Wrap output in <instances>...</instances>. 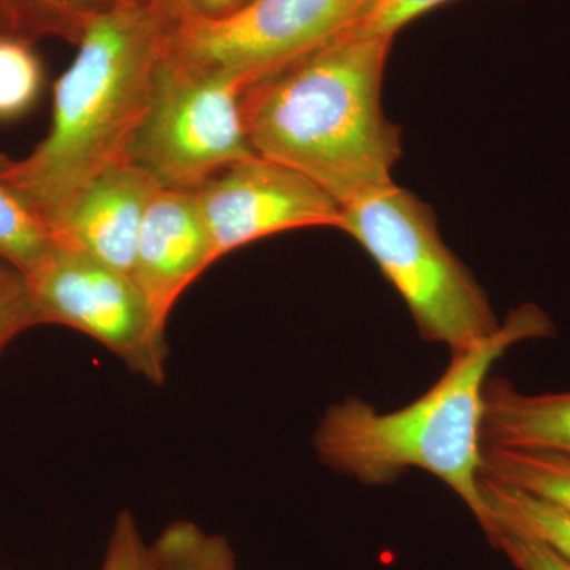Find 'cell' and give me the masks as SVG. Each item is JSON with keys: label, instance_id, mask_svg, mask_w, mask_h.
<instances>
[{"label": "cell", "instance_id": "7a4b0ae2", "mask_svg": "<svg viewBox=\"0 0 570 570\" xmlns=\"http://www.w3.org/2000/svg\"><path fill=\"white\" fill-rule=\"evenodd\" d=\"M170 32L151 6L119 3L94 18L56 81L43 140L22 159L0 156V184L45 228L97 176L129 160Z\"/></svg>", "mask_w": 570, "mask_h": 570}, {"label": "cell", "instance_id": "52a82bcc", "mask_svg": "<svg viewBox=\"0 0 570 570\" xmlns=\"http://www.w3.org/2000/svg\"><path fill=\"white\" fill-rule=\"evenodd\" d=\"M28 281L40 325L85 333L132 373L164 384L165 328L132 277L77 250L52 246Z\"/></svg>", "mask_w": 570, "mask_h": 570}, {"label": "cell", "instance_id": "ac0fdd59", "mask_svg": "<svg viewBox=\"0 0 570 570\" xmlns=\"http://www.w3.org/2000/svg\"><path fill=\"white\" fill-rule=\"evenodd\" d=\"M39 325L28 276L0 258V354L22 333Z\"/></svg>", "mask_w": 570, "mask_h": 570}, {"label": "cell", "instance_id": "44dd1931", "mask_svg": "<svg viewBox=\"0 0 570 570\" xmlns=\"http://www.w3.org/2000/svg\"><path fill=\"white\" fill-rule=\"evenodd\" d=\"M489 540L517 570H570L566 558L539 540L509 531H497Z\"/></svg>", "mask_w": 570, "mask_h": 570}, {"label": "cell", "instance_id": "9c48e42d", "mask_svg": "<svg viewBox=\"0 0 570 570\" xmlns=\"http://www.w3.org/2000/svg\"><path fill=\"white\" fill-rule=\"evenodd\" d=\"M160 187L132 163L108 168L47 225L52 245L132 277L142 220Z\"/></svg>", "mask_w": 570, "mask_h": 570}, {"label": "cell", "instance_id": "6da1fadb", "mask_svg": "<svg viewBox=\"0 0 570 570\" xmlns=\"http://www.w3.org/2000/svg\"><path fill=\"white\" fill-rule=\"evenodd\" d=\"M395 37L347 32L243 94L250 145L294 168L341 206L390 186L400 129L382 108Z\"/></svg>", "mask_w": 570, "mask_h": 570}, {"label": "cell", "instance_id": "30bf717a", "mask_svg": "<svg viewBox=\"0 0 570 570\" xmlns=\"http://www.w3.org/2000/svg\"><path fill=\"white\" fill-rule=\"evenodd\" d=\"M214 262L194 193L160 189L142 220L132 279L164 328L186 288Z\"/></svg>", "mask_w": 570, "mask_h": 570}, {"label": "cell", "instance_id": "7c38bea8", "mask_svg": "<svg viewBox=\"0 0 570 570\" xmlns=\"http://www.w3.org/2000/svg\"><path fill=\"white\" fill-rule=\"evenodd\" d=\"M489 512L487 539L497 531L515 532L546 543L570 562V517L560 509L497 480L480 478Z\"/></svg>", "mask_w": 570, "mask_h": 570}, {"label": "cell", "instance_id": "7402d4cb", "mask_svg": "<svg viewBox=\"0 0 570 570\" xmlns=\"http://www.w3.org/2000/svg\"><path fill=\"white\" fill-rule=\"evenodd\" d=\"M246 2L247 0H149L148 6L159 11L174 28L187 22L220 20Z\"/></svg>", "mask_w": 570, "mask_h": 570}, {"label": "cell", "instance_id": "603a6c76", "mask_svg": "<svg viewBox=\"0 0 570 570\" xmlns=\"http://www.w3.org/2000/svg\"><path fill=\"white\" fill-rule=\"evenodd\" d=\"M2 33H21L20 24L11 10L9 0H0V36Z\"/></svg>", "mask_w": 570, "mask_h": 570}, {"label": "cell", "instance_id": "8992f818", "mask_svg": "<svg viewBox=\"0 0 570 570\" xmlns=\"http://www.w3.org/2000/svg\"><path fill=\"white\" fill-rule=\"evenodd\" d=\"M373 0H247L216 21L174 26L168 52L249 88L352 32Z\"/></svg>", "mask_w": 570, "mask_h": 570}, {"label": "cell", "instance_id": "cb8c5ba5", "mask_svg": "<svg viewBox=\"0 0 570 570\" xmlns=\"http://www.w3.org/2000/svg\"><path fill=\"white\" fill-rule=\"evenodd\" d=\"M149 0H119L124 6H148Z\"/></svg>", "mask_w": 570, "mask_h": 570}, {"label": "cell", "instance_id": "3957f363", "mask_svg": "<svg viewBox=\"0 0 570 570\" xmlns=\"http://www.w3.org/2000/svg\"><path fill=\"white\" fill-rule=\"evenodd\" d=\"M557 326L534 303L513 307L497 332L452 354L425 395L393 412L351 396L326 409L314 433L318 460L363 485H387L422 469L459 494L483 532L489 512L480 491L483 392L491 367L524 341L546 340Z\"/></svg>", "mask_w": 570, "mask_h": 570}, {"label": "cell", "instance_id": "ffe728a7", "mask_svg": "<svg viewBox=\"0 0 570 570\" xmlns=\"http://www.w3.org/2000/svg\"><path fill=\"white\" fill-rule=\"evenodd\" d=\"M445 2L449 0H373L365 17L352 32L395 37L409 22Z\"/></svg>", "mask_w": 570, "mask_h": 570}, {"label": "cell", "instance_id": "4fadbf2b", "mask_svg": "<svg viewBox=\"0 0 570 570\" xmlns=\"http://www.w3.org/2000/svg\"><path fill=\"white\" fill-rule=\"evenodd\" d=\"M480 478L524 491L570 517V455L483 445Z\"/></svg>", "mask_w": 570, "mask_h": 570}, {"label": "cell", "instance_id": "e0dca14e", "mask_svg": "<svg viewBox=\"0 0 570 570\" xmlns=\"http://www.w3.org/2000/svg\"><path fill=\"white\" fill-rule=\"evenodd\" d=\"M52 246L43 224L0 184V258L29 276Z\"/></svg>", "mask_w": 570, "mask_h": 570}, {"label": "cell", "instance_id": "9a60e30c", "mask_svg": "<svg viewBox=\"0 0 570 570\" xmlns=\"http://www.w3.org/2000/svg\"><path fill=\"white\" fill-rule=\"evenodd\" d=\"M160 570H236L230 543L219 534H208L193 523L178 520L168 524L153 543Z\"/></svg>", "mask_w": 570, "mask_h": 570}, {"label": "cell", "instance_id": "ba28073f", "mask_svg": "<svg viewBox=\"0 0 570 570\" xmlns=\"http://www.w3.org/2000/svg\"><path fill=\"white\" fill-rule=\"evenodd\" d=\"M194 195L216 262L281 232L337 228L343 214V206L316 183L262 156L230 165Z\"/></svg>", "mask_w": 570, "mask_h": 570}, {"label": "cell", "instance_id": "2e32d148", "mask_svg": "<svg viewBox=\"0 0 570 570\" xmlns=\"http://www.w3.org/2000/svg\"><path fill=\"white\" fill-rule=\"evenodd\" d=\"M22 36L36 40L59 37L77 43L89 22L119 0H9Z\"/></svg>", "mask_w": 570, "mask_h": 570}, {"label": "cell", "instance_id": "d6986e66", "mask_svg": "<svg viewBox=\"0 0 570 570\" xmlns=\"http://www.w3.org/2000/svg\"><path fill=\"white\" fill-rule=\"evenodd\" d=\"M100 570H160L151 546L142 539L137 520L129 510H122L115 521Z\"/></svg>", "mask_w": 570, "mask_h": 570}, {"label": "cell", "instance_id": "277c9868", "mask_svg": "<svg viewBox=\"0 0 570 570\" xmlns=\"http://www.w3.org/2000/svg\"><path fill=\"white\" fill-rule=\"evenodd\" d=\"M340 230L376 262L420 336L452 354L497 332L485 292L439 235L431 206L395 183L344 206Z\"/></svg>", "mask_w": 570, "mask_h": 570}, {"label": "cell", "instance_id": "8fae6325", "mask_svg": "<svg viewBox=\"0 0 570 570\" xmlns=\"http://www.w3.org/2000/svg\"><path fill=\"white\" fill-rule=\"evenodd\" d=\"M482 444L570 455V392L530 395L508 379L490 376L483 392Z\"/></svg>", "mask_w": 570, "mask_h": 570}, {"label": "cell", "instance_id": "5b68a950", "mask_svg": "<svg viewBox=\"0 0 570 570\" xmlns=\"http://www.w3.org/2000/svg\"><path fill=\"white\" fill-rule=\"evenodd\" d=\"M242 82L178 61L167 50L129 163L160 189L194 193L214 175L258 156L247 135Z\"/></svg>", "mask_w": 570, "mask_h": 570}, {"label": "cell", "instance_id": "5bb4252c", "mask_svg": "<svg viewBox=\"0 0 570 570\" xmlns=\"http://www.w3.org/2000/svg\"><path fill=\"white\" fill-rule=\"evenodd\" d=\"M33 41L21 33L0 36V122L17 121L39 102L45 70Z\"/></svg>", "mask_w": 570, "mask_h": 570}]
</instances>
